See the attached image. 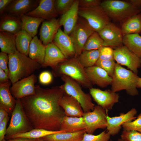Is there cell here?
Masks as SVG:
<instances>
[{
	"label": "cell",
	"mask_w": 141,
	"mask_h": 141,
	"mask_svg": "<svg viewBox=\"0 0 141 141\" xmlns=\"http://www.w3.org/2000/svg\"><path fill=\"white\" fill-rule=\"evenodd\" d=\"M35 94L20 99L25 113L34 129L60 130L66 116L59 105L65 92L61 86L44 89L35 86Z\"/></svg>",
	"instance_id": "obj_1"
},
{
	"label": "cell",
	"mask_w": 141,
	"mask_h": 141,
	"mask_svg": "<svg viewBox=\"0 0 141 141\" xmlns=\"http://www.w3.org/2000/svg\"><path fill=\"white\" fill-rule=\"evenodd\" d=\"M8 55V76L12 84L30 76L42 67L40 64L18 51Z\"/></svg>",
	"instance_id": "obj_2"
},
{
	"label": "cell",
	"mask_w": 141,
	"mask_h": 141,
	"mask_svg": "<svg viewBox=\"0 0 141 141\" xmlns=\"http://www.w3.org/2000/svg\"><path fill=\"white\" fill-rule=\"evenodd\" d=\"M52 69V74L55 77L66 75L84 88L89 89L92 87L93 85L88 78L85 68L80 63L77 57L68 59Z\"/></svg>",
	"instance_id": "obj_3"
},
{
	"label": "cell",
	"mask_w": 141,
	"mask_h": 141,
	"mask_svg": "<svg viewBox=\"0 0 141 141\" xmlns=\"http://www.w3.org/2000/svg\"><path fill=\"white\" fill-rule=\"evenodd\" d=\"M139 77L137 74L116 63L112 77L111 90L116 92L123 90L134 96L138 94L137 84Z\"/></svg>",
	"instance_id": "obj_4"
},
{
	"label": "cell",
	"mask_w": 141,
	"mask_h": 141,
	"mask_svg": "<svg viewBox=\"0 0 141 141\" xmlns=\"http://www.w3.org/2000/svg\"><path fill=\"white\" fill-rule=\"evenodd\" d=\"M100 5L110 19L122 24L141 12V9L135 7L127 0H106L102 1Z\"/></svg>",
	"instance_id": "obj_5"
},
{
	"label": "cell",
	"mask_w": 141,
	"mask_h": 141,
	"mask_svg": "<svg viewBox=\"0 0 141 141\" xmlns=\"http://www.w3.org/2000/svg\"><path fill=\"white\" fill-rule=\"evenodd\" d=\"M5 137L6 140L19 134L29 131L34 129L24 110L20 99H16L15 107L11 113Z\"/></svg>",
	"instance_id": "obj_6"
},
{
	"label": "cell",
	"mask_w": 141,
	"mask_h": 141,
	"mask_svg": "<svg viewBox=\"0 0 141 141\" xmlns=\"http://www.w3.org/2000/svg\"><path fill=\"white\" fill-rule=\"evenodd\" d=\"M64 84L61 85L65 93L76 99L80 104L84 113L92 111L95 106L90 93L85 92L80 85L66 75L61 76Z\"/></svg>",
	"instance_id": "obj_7"
},
{
	"label": "cell",
	"mask_w": 141,
	"mask_h": 141,
	"mask_svg": "<svg viewBox=\"0 0 141 141\" xmlns=\"http://www.w3.org/2000/svg\"><path fill=\"white\" fill-rule=\"evenodd\" d=\"M78 14L97 32L110 22V19L100 5L89 8L79 7Z\"/></svg>",
	"instance_id": "obj_8"
},
{
	"label": "cell",
	"mask_w": 141,
	"mask_h": 141,
	"mask_svg": "<svg viewBox=\"0 0 141 141\" xmlns=\"http://www.w3.org/2000/svg\"><path fill=\"white\" fill-rule=\"evenodd\" d=\"M95 31L85 20L79 17L75 26L69 35L74 45L75 57H78L80 55L87 39Z\"/></svg>",
	"instance_id": "obj_9"
},
{
	"label": "cell",
	"mask_w": 141,
	"mask_h": 141,
	"mask_svg": "<svg viewBox=\"0 0 141 141\" xmlns=\"http://www.w3.org/2000/svg\"><path fill=\"white\" fill-rule=\"evenodd\" d=\"M108 115L106 110L98 105H95L92 111L84 113L83 117L85 125L86 132L93 134L98 129L106 128Z\"/></svg>",
	"instance_id": "obj_10"
},
{
	"label": "cell",
	"mask_w": 141,
	"mask_h": 141,
	"mask_svg": "<svg viewBox=\"0 0 141 141\" xmlns=\"http://www.w3.org/2000/svg\"><path fill=\"white\" fill-rule=\"evenodd\" d=\"M114 59L117 63L127 67L137 74L141 66V58L124 45L114 50Z\"/></svg>",
	"instance_id": "obj_11"
},
{
	"label": "cell",
	"mask_w": 141,
	"mask_h": 141,
	"mask_svg": "<svg viewBox=\"0 0 141 141\" xmlns=\"http://www.w3.org/2000/svg\"><path fill=\"white\" fill-rule=\"evenodd\" d=\"M37 78L34 74L13 84L10 88L11 92L15 98L21 99L35 94V84Z\"/></svg>",
	"instance_id": "obj_12"
},
{
	"label": "cell",
	"mask_w": 141,
	"mask_h": 141,
	"mask_svg": "<svg viewBox=\"0 0 141 141\" xmlns=\"http://www.w3.org/2000/svg\"><path fill=\"white\" fill-rule=\"evenodd\" d=\"M98 33L103 40V46L116 48L123 45L124 35L121 28L111 22Z\"/></svg>",
	"instance_id": "obj_13"
},
{
	"label": "cell",
	"mask_w": 141,
	"mask_h": 141,
	"mask_svg": "<svg viewBox=\"0 0 141 141\" xmlns=\"http://www.w3.org/2000/svg\"><path fill=\"white\" fill-rule=\"evenodd\" d=\"M89 92L98 105L102 108L107 112L112 109L114 104L119 101V94L111 90L104 91L92 87L89 89Z\"/></svg>",
	"instance_id": "obj_14"
},
{
	"label": "cell",
	"mask_w": 141,
	"mask_h": 141,
	"mask_svg": "<svg viewBox=\"0 0 141 141\" xmlns=\"http://www.w3.org/2000/svg\"><path fill=\"white\" fill-rule=\"evenodd\" d=\"M137 112L136 109L133 108L126 113H121L118 116L110 117L108 115L107 131L111 136L118 134L124 124L131 121L136 118L135 116Z\"/></svg>",
	"instance_id": "obj_15"
},
{
	"label": "cell",
	"mask_w": 141,
	"mask_h": 141,
	"mask_svg": "<svg viewBox=\"0 0 141 141\" xmlns=\"http://www.w3.org/2000/svg\"><path fill=\"white\" fill-rule=\"evenodd\" d=\"M40 1V0H13L7 8L5 13L19 17L34 10Z\"/></svg>",
	"instance_id": "obj_16"
},
{
	"label": "cell",
	"mask_w": 141,
	"mask_h": 141,
	"mask_svg": "<svg viewBox=\"0 0 141 141\" xmlns=\"http://www.w3.org/2000/svg\"><path fill=\"white\" fill-rule=\"evenodd\" d=\"M78 0H74L69 10L61 15L59 19L60 26H62L63 32L69 35L75 26L79 17Z\"/></svg>",
	"instance_id": "obj_17"
},
{
	"label": "cell",
	"mask_w": 141,
	"mask_h": 141,
	"mask_svg": "<svg viewBox=\"0 0 141 141\" xmlns=\"http://www.w3.org/2000/svg\"><path fill=\"white\" fill-rule=\"evenodd\" d=\"M88 78L92 85L104 88L111 84L112 78L104 70L96 65L85 68Z\"/></svg>",
	"instance_id": "obj_18"
},
{
	"label": "cell",
	"mask_w": 141,
	"mask_h": 141,
	"mask_svg": "<svg viewBox=\"0 0 141 141\" xmlns=\"http://www.w3.org/2000/svg\"><path fill=\"white\" fill-rule=\"evenodd\" d=\"M55 0H40L38 6L26 15L48 20L56 18L58 15L55 8Z\"/></svg>",
	"instance_id": "obj_19"
},
{
	"label": "cell",
	"mask_w": 141,
	"mask_h": 141,
	"mask_svg": "<svg viewBox=\"0 0 141 141\" xmlns=\"http://www.w3.org/2000/svg\"><path fill=\"white\" fill-rule=\"evenodd\" d=\"M52 42L67 58L68 59L75 57L74 47L70 37L60 28L55 35Z\"/></svg>",
	"instance_id": "obj_20"
},
{
	"label": "cell",
	"mask_w": 141,
	"mask_h": 141,
	"mask_svg": "<svg viewBox=\"0 0 141 141\" xmlns=\"http://www.w3.org/2000/svg\"><path fill=\"white\" fill-rule=\"evenodd\" d=\"M60 27L59 19L54 18L44 20L42 23L40 29V39L46 46L52 42L54 37Z\"/></svg>",
	"instance_id": "obj_21"
},
{
	"label": "cell",
	"mask_w": 141,
	"mask_h": 141,
	"mask_svg": "<svg viewBox=\"0 0 141 141\" xmlns=\"http://www.w3.org/2000/svg\"><path fill=\"white\" fill-rule=\"evenodd\" d=\"M68 59L52 42L46 46L44 61L42 66L44 67L49 66L54 68L59 64Z\"/></svg>",
	"instance_id": "obj_22"
},
{
	"label": "cell",
	"mask_w": 141,
	"mask_h": 141,
	"mask_svg": "<svg viewBox=\"0 0 141 141\" xmlns=\"http://www.w3.org/2000/svg\"><path fill=\"white\" fill-rule=\"evenodd\" d=\"M59 105L64 110L66 116L72 117L83 116L84 113L80 103L65 93L60 100Z\"/></svg>",
	"instance_id": "obj_23"
},
{
	"label": "cell",
	"mask_w": 141,
	"mask_h": 141,
	"mask_svg": "<svg viewBox=\"0 0 141 141\" xmlns=\"http://www.w3.org/2000/svg\"><path fill=\"white\" fill-rule=\"evenodd\" d=\"M11 83L9 80L5 83H0V108L5 109L9 114H11L16 103V99L10 90Z\"/></svg>",
	"instance_id": "obj_24"
},
{
	"label": "cell",
	"mask_w": 141,
	"mask_h": 141,
	"mask_svg": "<svg viewBox=\"0 0 141 141\" xmlns=\"http://www.w3.org/2000/svg\"><path fill=\"white\" fill-rule=\"evenodd\" d=\"M21 30V22L19 17L6 13L0 16V32L16 35Z\"/></svg>",
	"instance_id": "obj_25"
},
{
	"label": "cell",
	"mask_w": 141,
	"mask_h": 141,
	"mask_svg": "<svg viewBox=\"0 0 141 141\" xmlns=\"http://www.w3.org/2000/svg\"><path fill=\"white\" fill-rule=\"evenodd\" d=\"M46 46L37 36H35L32 38L30 44L29 57L42 65L44 61Z\"/></svg>",
	"instance_id": "obj_26"
},
{
	"label": "cell",
	"mask_w": 141,
	"mask_h": 141,
	"mask_svg": "<svg viewBox=\"0 0 141 141\" xmlns=\"http://www.w3.org/2000/svg\"><path fill=\"white\" fill-rule=\"evenodd\" d=\"M85 126L82 117H72L65 116L61 122L60 130L75 132L85 130Z\"/></svg>",
	"instance_id": "obj_27"
},
{
	"label": "cell",
	"mask_w": 141,
	"mask_h": 141,
	"mask_svg": "<svg viewBox=\"0 0 141 141\" xmlns=\"http://www.w3.org/2000/svg\"><path fill=\"white\" fill-rule=\"evenodd\" d=\"M22 30H24L33 38L36 36L38 28L44 20L43 19L26 15L20 16Z\"/></svg>",
	"instance_id": "obj_28"
},
{
	"label": "cell",
	"mask_w": 141,
	"mask_h": 141,
	"mask_svg": "<svg viewBox=\"0 0 141 141\" xmlns=\"http://www.w3.org/2000/svg\"><path fill=\"white\" fill-rule=\"evenodd\" d=\"M120 28L124 36L133 34H141V12L131 17L122 24Z\"/></svg>",
	"instance_id": "obj_29"
},
{
	"label": "cell",
	"mask_w": 141,
	"mask_h": 141,
	"mask_svg": "<svg viewBox=\"0 0 141 141\" xmlns=\"http://www.w3.org/2000/svg\"><path fill=\"white\" fill-rule=\"evenodd\" d=\"M85 132L84 130L75 132L58 133L42 138L44 141H81Z\"/></svg>",
	"instance_id": "obj_30"
},
{
	"label": "cell",
	"mask_w": 141,
	"mask_h": 141,
	"mask_svg": "<svg viewBox=\"0 0 141 141\" xmlns=\"http://www.w3.org/2000/svg\"><path fill=\"white\" fill-rule=\"evenodd\" d=\"M15 35L6 32H0V48L1 52L13 54L17 51L15 42Z\"/></svg>",
	"instance_id": "obj_31"
},
{
	"label": "cell",
	"mask_w": 141,
	"mask_h": 141,
	"mask_svg": "<svg viewBox=\"0 0 141 141\" xmlns=\"http://www.w3.org/2000/svg\"><path fill=\"white\" fill-rule=\"evenodd\" d=\"M32 38L26 31L20 30L15 35V42L17 51L28 56L30 45Z\"/></svg>",
	"instance_id": "obj_32"
},
{
	"label": "cell",
	"mask_w": 141,
	"mask_h": 141,
	"mask_svg": "<svg viewBox=\"0 0 141 141\" xmlns=\"http://www.w3.org/2000/svg\"><path fill=\"white\" fill-rule=\"evenodd\" d=\"M123 44L141 58V36L139 34H133L124 36Z\"/></svg>",
	"instance_id": "obj_33"
},
{
	"label": "cell",
	"mask_w": 141,
	"mask_h": 141,
	"mask_svg": "<svg viewBox=\"0 0 141 141\" xmlns=\"http://www.w3.org/2000/svg\"><path fill=\"white\" fill-rule=\"evenodd\" d=\"M99 49L83 51L78 58L80 63L85 68L95 65L99 59Z\"/></svg>",
	"instance_id": "obj_34"
},
{
	"label": "cell",
	"mask_w": 141,
	"mask_h": 141,
	"mask_svg": "<svg viewBox=\"0 0 141 141\" xmlns=\"http://www.w3.org/2000/svg\"><path fill=\"white\" fill-rule=\"evenodd\" d=\"M63 132H66L65 131L63 130L53 131L43 129H33L31 130L26 132L15 135L12 137L10 139L17 138H25L37 139L42 138L50 134Z\"/></svg>",
	"instance_id": "obj_35"
},
{
	"label": "cell",
	"mask_w": 141,
	"mask_h": 141,
	"mask_svg": "<svg viewBox=\"0 0 141 141\" xmlns=\"http://www.w3.org/2000/svg\"><path fill=\"white\" fill-rule=\"evenodd\" d=\"M103 40L99 33L95 31L87 39L84 46L83 50H99L103 46Z\"/></svg>",
	"instance_id": "obj_36"
},
{
	"label": "cell",
	"mask_w": 141,
	"mask_h": 141,
	"mask_svg": "<svg viewBox=\"0 0 141 141\" xmlns=\"http://www.w3.org/2000/svg\"><path fill=\"white\" fill-rule=\"evenodd\" d=\"M110 136L109 133L105 130L97 135L89 134L85 132L81 141H109Z\"/></svg>",
	"instance_id": "obj_37"
},
{
	"label": "cell",
	"mask_w": 141,
	"mask_h": 141,
	"mask_svg": "<svg viewBox=\"0 0 141 141\" xmlns=\"http://www.w3.org/2000/svg\"><path fill=\"white\" fill-rule=\"evenodd\" d=\"M115 61V60H101L98 59L95 65L104 70L110 76L112 77L114 73L116 63Z\"/></svg>",
	"instance_id": "obj_38"
},
{
	"label": "cell",
	"mask_w": 141,
	"mask_h": 141,
	"mask_svg": "<svg viewBox=\"0 0 141 141\" xmlns=\"http://www.w3.org/2000/svg\"><path fill=\"white\" fill-rule=\"evenodd\" d=\"M74 0H55V8L58 14L62 15L66 13L71 7Z\"/></svg>",
	"instance_id": "obj_39"
},
{
	"label": "cell",
	"mask_w": 141,
	"mask_h": 141,
	"mask_svg": "<svg viewBox=\"0 0 141 141\" xmlns=\"http://www.w3.org/2000/svg\"><path fill=\"white\" fill-rule=\"evenodd\" d=\"M124 141H141V132L132 130H124L121 136Z\"/></svg>",
	"instance_id": "obj_40"
},
{
	"label": "cell",
	"mask_w": 141,
	"mask_h": 141,
	"mask_svg": "<svg viewBox=\"0 0 141 141\" xmlns=\"http://www.w3.org/2000/svg\"><path fill=\"white\" fill-rule=\"evenodd\" d=\"M122 127L124 130H134L141 132V113L134 120L124 124Z\"/></svg>",
	"instance_id": "obj_41"
},
{
	"label": "cell",
	"mask_w": 141,
	"mask_h": 141,
	"mask_svg": "<svg viewBox=\"0 0 141 141\" xmlns=\"http://www.w3.org/2000/svg\"><path fill=\"white\" fill-rule=\"evenodd\" d=\"M99 59L101 60H113L114 59V50L112 48L103 46L100 49Z\"/></svg>",
	"instance_id": "obj_42"
},
{
	"label": "cell",
	"mask_w": 141,
	"mask_h": 141,
	"mask_svg": "<svg viewBox=\"0 0 141 141\" xmlns=\"http://www.w3.org/2000/svg\"><path fill=\"white\" fill-rule=\"evenodd\" d=\"M9 56L7 54L1 52H0V68L3 70L8 76L9 70L8 67Z\"/></svg>",
	"instance_id": "obj_43"
},
{
	"label": "cell",
	"mask_w": 141,
	"mask_h": 141,
	"mask_svg": "<svg viewBox=\"0 0 141 141\" xmlns=\"http://www.w3.org/2000/svg\"><path fill=\"white\" fill-rule=\"evenodd\" d=\"M52 76L51 73L48 71H44L39 75V82L44 85H48L52 80Z\"/></svg>",
	"instance_id": "obj_44"
},
{
	"label": "cell",
	"mask_w": 141,
	"mask_h": 141,
	"mask_svg": "<svg viewBox=\"0 0 141 141\" xmlns=\"http://www.w3.org/2000/svg\"><path fill=\"white\" fill-rule=\"evenodd\" d=\"M79 7L89 8L100 5L102 1L100 0H79Z\"/></svg>",
	"instance_id": "obj_45"
},
{
	"label": "cell",
	"mask_w": 141,
	"mask_h": 141,
	"mask_svg": "<svg viewBox=\"0 0 141 141\" xmlns=\"http://www.w3.org/2000/svg\"><path fill=\"white\" fill-rule=\"evenodd\" d=\"M9 118L8 116L0 123V141L5 139L7 130V126Z\"/></svg>",
	"instance_id": "obj_46"
},
{
	"label": "cell",
	"mask_w": 141,
	"mask_h": 141,
	"mask_svg": "<svg viewBox=\"0 0 141 141\" xmlns=\"http://www.w3.org/2000/svg\"><path fill=\"white\" fill-rule=\"evenodd\" d=\"M13 0H0V15L4 14L5 10L10 4Z\"/></svg>",
	"instance_id": "obj_47"
},
{
	"label": "cell",
	"mask_w": 141,
	"mask_h": 141,
	"mask_svg": "<svg viewBox=\"0 0 141 141\" xmlns=\"http://www.w3.org/2000/svg\"><path fill=\"white\" fill-rule=\"evenodd\" d=\"M10 80L9 76L2 69L0 68V83H4Z\"/></svg>",
	"instance_id": "obj_48"
},
{
	"label": "cell",
	"mask_w": 141,
	"mask_h": 141,
	"mask_svg": "<svg viewBox=\"0 0 141 141\" xmlns=\"http://www.w3.org/2000/svg\"><path fill=\"white\" fill-rule=\"evenodd\" d=\"M9 113L4 109L0 108V123L8 116Z\"/></svg>",
	"instance_id": "obj_49"
},
{
	"label": "cell",
	"mask_w": 141,
	"mask_h": 141,
	"mask_svg": "<svg viewBox=\"0 0 141 141\" xmlns=\"http://www.w3.org/2000/svg\"><path fill=\"white\" fill-rule=\"evenodd\" d=\"M36 140L25 138H17L6 140V141H36Z\"/></svg>",
	"instance_id": "obj_50"
},
{
	"label": "cell",
	"mask_w": 141,
	"mask_h": 141,
	"mask_svg": "<svg viewBox=\"0 0 141 141\" xmlns=\"http://www.w3.org/2000/svg\"><path fill=\"white\" fill-rule=\"evenodd\" d=\"M127 1L135 7L141 9V0H129Z\"/></svg>",
	"instance_id": "obj_51"
},
{
	"label": "cell",
	"mask_w": 141,
	"mask_h": 141,
	"mask_svg": "<svg viewBox=\"0 0 141 141\" xmlns=\"http://www.w3.org/2000/svg\"><path fill=\"white\" fill-rule=\"evenodd\" d=\"M137 88H141V78L139 77L137 84Z\"/></svg>",
	"instance_id": "obj_52"
},
{
	"label": "cell",
	"mask_w": 141,
	"mask_h": 141,
	"mask_svg": "<svg viewBox=\"0 0 141 141\" xmlns=\"http://www.w3.org/2000/svg\"><path fill=\"white\" fill-rule=\"evenodd\" d=\"M36 141H44L42 138H39V139H36Z\"/></svg>",
	"instance_id": "obj_53"
},
{
	"label": "cell",
	"mask_w": 141,
	"mask_h": 141,
	"mask_svg": "<svg viewBox=\"0 0 141 141\" xmlns=\"http://www.w3.org/2000/svg\"><path fill=\"white\" fill-rule=\"evenodd\" d=\"M118 141H124L121 139H118Z\"/></svg>",
	"instance_id": "obj_54"
},
{
	"label": "cell",
	"mask_w": 141,
	"mask_h": 141,
	"mask_svg": "<svg viewBox=\"0 0 141 141\" xmlns=\"http://www.w3.org/2000/svg\"><path fill=\"white\" fill-rule=\"evenodd\" d=\"M2 141H6V140L5 139H4L3 140H2Z\"/></svg>",
	"instance_id": "obj_55"
}]
</instances>
